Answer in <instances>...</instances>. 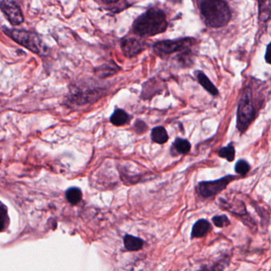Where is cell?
<instances>
[{"instance_id": "1", "label": "cell", "mask_w": 271, "mask_h": 271, "mask_svg": "<svg viewBox=\"0 0 271 271\" xmlns=\"http://www.w3.org/2000/svg\"><path fill=\"white\" fill-rule=\"evenodd\" d=\"M168 22L165 13L154 8L138 17L133 25V31L138 36L151 37L162 34L167 29Z\"/></svg>"}, {"instance_id": "2", "label": "cell", "mask_w": 271, "mask_h": 271, "mask_svg": "<svg viewBox=\"0 0 271 271\" xmlns=\"http://www.w3.org/2000/svg\"><path fill=\"white\" fill-rule=\"evenodd\" d=\"M201 12L206 25L213 28L225 27L232 17L225 0H202Z\"/></svg>"}, {"instance_id": "3", "label": "cell", "mask_w": 271, "mask_h": 271, "mask_svg": "<svg viewBox=\"0 0 271 271\" xmlns=\"http://www.w3.org/2000/svg\"><path fill=\"white\" fill-rule=\"evenodd\" d=\"M255 117V107L252 101V91L250 88L243 90L237 111V128L243 133L249 128Z\"/></svg>"}, {"instance_id": "4", "label": "cell", "mask_w": 271, "mask_h": 271, "mask_svg": "<svg viewBox=\"0 0 271 271\" xmlns=\"http://www.w3.org/2000/svg\"><path fill=\"white\" fill-rule=\"evenodd\" d=\"M195 41L194 38H191L158 41L154 45V51L157 56L162 59H166L169 55L176 52L183 54L190 52Z\"/></svg>"}, {"instance_id": "5", "label": "cell", "mask_w": 271, "mask_h": 271, "mask_svg": "<svg viewBox=\"0 0 271 271\" xmlns=\"http://www.w3.org/2000/svg\"><path fill=\"white\" fill-rule=\"evenodd\" d=\"M8 34L17 43L26 47L35 54H39L44 51V45L41 43L38 35L34 33L22 30H12L8 31Z\"/></svg>"}, {"instance_id": "6", "label": "cell", "mask_w": 271, "mask_h": 271, "mask_svg": "<svg viewBox=\"0 0 271 271\" xmlns=\"http://www.w3.org/2000/svg\"><path fill=\"white\" fill-rule=\"evenodd\" d=\"M235 178L236 177L228 175V176L224 177L220 179L215 180V181L200 182L198 186V193L203 198H212L225 190L228 184Z\"/></svg>"}, {"instance_id": "7", "label": "cell", "mask_w": 271, "mask_h": 271, "mask_svg": "<svg viewBox=\"0 0 271 271\" xmlns=\"http://www.w3.org/2000/svg\"><path fill=\"white\" fill-rule=\"evenodd\" d=\"M0 9L12 25H19L23 22L22 11L14 0H0Z\"/></svg>"}, {"instance_id": "8", "label": "cell", "mask_w": 271, "mask_h": 271, "mask_svg": "<svg viewBox=\"0 0 271 271\" xmlns=\"http://www.w3.org/2000/svg\"><path fill=\"white\" fill-rule=\"evenodd\" d=\"M121 47L124 55L128 58L137 56L145 48L143 41L134 38H124L121 43Z\"/></svg>"}, {"instance_id": "9", "label": "cell", "mask_w": 271, "mask_h": 271, "mask_svg": "<svg viewBox=\"0 0 271 271\" xmlns=\"http://www.w3.org/2000/svg\"><path fill=\"white\" fill-rule=\"evenodd\" d=\"M190 150L191 144L189 141L184 138H177L173 142L170 152L173 156H178L179 155H186Z\"/></svg>"}, {"instance_id": "10", "label": "cell", "mask_w": 271, "mask_h": 271, "mask_svg": "<svg viewBox=\"0 0 271 271\" xmlns=\"http://www.w3.org/2000/svg\"><path fill=\"white\" fill-rule=\"evenodd\" d=\"M211 225L207 219H201L196 221L195 225L192 227L191 238L204 237L210 231Z\"/></svg>"}, {"instance_id": "11", "label": "cell", "mask_w": 271, "mask_h": 271, "mask_svg": "<svg viewBox=\"0 0 271 271\" xmlns=\"http://www.w3.org/2000/svg\"><path fill=\"white\" fill-rule=\"evenodd\" d=\"M124 244L128 252H138L143 248L144 242L140 238L126 235L124 238Z\"/></svg>"}, {"instance_id": "12", "label": "cell", "mask_w": 271, "mask_h": 271, "mask_svg": "<svg viewBox=\"0 0 271 271\" xmlns=\"http://www.w3.org/2000/svg\"><path fill=\"white\" fill-rule=\"evenodd\" d=\"M196 78H198L200 85L203 87L206 91H208L211 95H219V91H218L216 87L212 84V81L208 79V77L203 72H198L196 73Z\"/></svg>"}, {"instance_id": "13", "label": "cell", "mask_w": 271, "mask_h": 271, "mask_svg": "<svg viewBox=\"0 0 271 271\" xmlns=\"http://www.w3.org/2000/svg\"><path fill=\"white\" fill-rule=\"evenodd\" d=\"M130 120V116L124 110L116 109L112 116L110 118V121L115 126H122L128 124Z\"/></svg>"}, {"instance_id": "14", "label": "cell", "mask_w": 271, "mask_h": 271, "mask_svg": "<svg viewBox=\"0 0 271 271\" xmlns=\"http://www.w3.org/2000/svg\"><path fill=\"white\" fill-rule=\"evenodd\" d=\"M151 138L153 142L158 144H164L169 139L167 131L163 127H156L151 131Z\"/></svg>"}, {"instance_id": "15", "label": "cell", "mask_w": 271, "mask_h": 271, "mask_svg": "<svg viewBox=\"0 0 271 271\" xmlns=\"http://www.w3.org/2000/svg\"><path fill=\"white\" fill-rule=\"evenodd\" d=\"M259 19L267 22L270 18V0H258Z\"/></svg>"}, {"instance_id": "16", "label": "cell", "mask_w": 271, "mask_h": 271, "mask_svg": "<svg viewBox=\"0 0 271 271\" xmlns=\"http://www.w3.org/2000/svg\"><path fill=\"white\" fill-rule=\"evenodd\" d=\"M66 198L69 203L77 205L82 199V192L79 188H70L67 190Z\"/></svg>"}, {"instance_id": "17", "label": "cell", "mask_w": 271, "mask_h": 271, "mask_svg": "<svg viewBox=\"0 0 271 271\" xmlns=\"http://www.w3.org/2000/svg\"><path fill=\"white\" fill-rule=\"evenodd\" d=\"M218 155L220 158L228 160V162H233L235 156V146L232 145V143L229 144L228 146L221 148Z\"/></svg>"}, {"instance_id": "18", "label": "cell", "mask_w": 271, "mask_h": 271, "mask_svg": "<svg viewBox=\"0 0 271 271\" xmlns=\"http://www.w3.org/2000/svg\"><path fill=\"white\" fill-rule=\"evenodd\" d=\"M251 169V165L245 160H239L235 164V170L239 175H245Z\"/></svg>"}, {"instance_id": "19", "label": "cell", "mask_w": 271, "mask_h": 271, "mask_svg": "<svg viewBox=\"0 0 271 271\" xmlns=\"http://www.w3.org/2000/svg\"><path fill=\"white\" fill-rule=\"evenodd\" d=\"M212 222L217 228H224L230 225V220L226 215H215L212 217Z\"/></svg>"}, {"instance_id": "20", "label": "cell", "mask_w": 271, "mask_h": 271, "mask_svg": "<svg viewBox=\"0 0 271 271\" xmlns=\"http://www.w3.org/2000/svg\"><path fill=\"white\" fill-rule=\"evenodd\" d=\"M8 220V214L5 208L0 207V232H2L5 228Z\"/></svg>"}, {"instance_id": "21", "label": "cell", "mask_w": 271, "mask_h": 271, "mask_svg": "<svg viewBox=\"0 0 271 271\" xmlns=\"http://www.w3.org/2000/svg\"><path fill=\"white\" fill-rule=\"evenodd\" d=\"M135 128L137 133L142 134L147 130L148 127L143 121L137 120L135 124Z\"/></svg>"}, {"instance_id": "22", "label": "cell", "mask_w": 271, "mask_h": 271, "mask_svg": "<svg viewBox=\"0 0 271 271\" xmlns=\"http://www.w3.org/2000/svg\"><path fill=\"white\" fill-rule=\"evenodd\" d=\"M269 48H270V44L267 45L266 48V56H265V59H266V62L269 63V54H270V51H269Z\"/></svg>"}, {"instance_id": "23", "label": "cell", "mask_w": 271, "mask_h": 271, "mask_svg": "<svg viewBox=\"0 0 271 271\" xmlns=\"http://www.w3.org/2000/svg\"><path fill=\"white\" fill-rule=\"evenodd\" d=\"M104 4H115V3L118 2L119 0H101Z\"/></svg>"}, {"instance_id": "24", "label": "cell", "mask_w": 271, "mask_h": 271, "mask_svg": "<svg viewBox=\"0 0 271 271\" xmlns=\"http://www.w3.org/2000/svg\"><path fill=\"white\" fill-rule=\"evenodd\" d=\"M170 1L174 3H181V0H170Z\"/></svg>"}]
</instances>
